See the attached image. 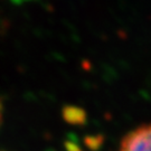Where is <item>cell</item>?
<instances>
[{"label":"cell","instance_id":"obj_1","mask_svg":"<svg viewBox=\"0 0 151 151\" xmlns=\"http://www.w3.org/2000/svg\"><path fill=\"white\" fill-rule=\"evenodd\" d=\"M119 151H151V123L129 132L121 141Z\"/></svg>","mask_w":151,"mask_h":151},{"label":"cell","instance_id":"obj_2","mask_svg":"<svg viewBox=\"0 0 151 151\" xmlns=\"http://www.w3.org/2000/svg\"><path fill=\"white\" fill-rule=\"evenodd\" d=\"M62 116L65 122L72 125H84L87 121L86 111L76 105L64 106L62 110Z\"/></svg>","mask_w":151,"mask_h":151},{"label":"cell","instance_id":"obj_3","mask_svg":"<svg viewBox=\"0 0 151 151\" xmlns=\"http://www.w3.org/2000/svg\"><path fill=\"white\" fill-rule=\"evenodd\" d=\"M104 143V137L102 134L95 135H86L84 138V145L92 151H97L101 149Z\"/></svg>","mask_w":151,"mask_h":151},{"label":"cell","instance_id":"obj_4","mask_svg":"<svg viewBox=\"0 0 151 151\" xmlns=\"http://www.w3.org/2000/svg\"><path fill=\"white\" fill-rule=\"evenodd\" d=\"M65 148L67 151H82L78 145L75 143L74 141H66L65 142Z\"/></svg>","mask_w":151,"mask_h":151},{"label":"cell","instance_id":"obj_5","mask_svg":"<svg viewBox=\"0 0 151 151\" xmlns=\"http://www.w3.org/2000/svg\"><path fill=\"white\" fill-rule=\"evenodd\" d=\"M20 1H22V0H20Z\"/></svg>","mask_w":151,"mask_h":151}]
</instances>
